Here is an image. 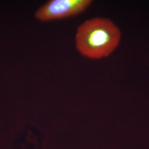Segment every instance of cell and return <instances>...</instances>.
Returning a JSON list of instances; mask_svg holds the SVG:
<instances>
[{"label":"cell","instance_id":"1","mask_svg":"<svg viewBox=\"0 0 149 149\" xmlns=\"http://www.w3.org/2000/svg\"><path fill=\"white\" fill-rule=\"evenodd\" d=\"M119 28L111 19L93 17L85 20L77 28L75 45L82 56L92 59L109 56L119 46Z\"/></svg>","mask_w":149,"mask_h":149},{"label":"cell","instance_id":"2","mask_svg":"<svg viewBox=\"0 0 149 149\" xmlns=\"http://www.w3.org/2000/svg\"><path fill=\"white\" fill-rule=\"evenodd\" d=\"M92 2L91 0H51L37 10L35 17L45 22L68 18L82 13Z\"/></svg>","mask_w":149,"mask_h":149}]
</instances>
